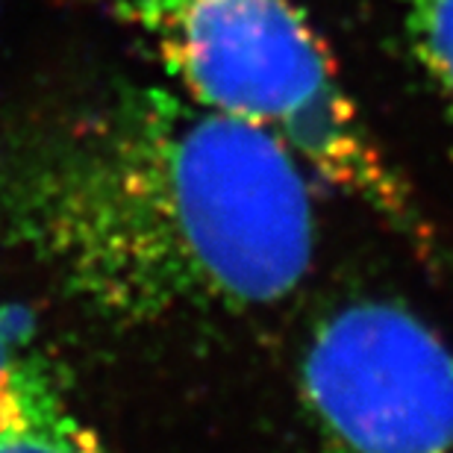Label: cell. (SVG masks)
<instances>
[{"label":"cell","instance_id":"2","mask_svg":"<svg viewBox=\"0 0 453 453\" xmlns=\"http://www.w3.org/2000/svg\"><path fill=\"white\" fill-rule=\"evenodd\" d=\"M197 106L286 148L388 230L430 242L410 183L353 101L297 0H106Z\"/></svg>","mask_w":453,"mask_h":453},{"label":"cell","instance_id":"3","mask_svg":"<svg viewBox=\"0 0 453 453\" xmlns=\"http://www.w3.org/2000/svg\"><path fill=\"white\" fill-rule=\"evenodd\" d=\"M315 453H453V344L392 297L315 324L297 371Z\"/></svg>","mask_w":453,"mask_h":453},{"label":"cell","instance_id":"6","mask_svg":"<svg viewBox=\"0 0 453 453\" xmlns=\"http://www.w3.org/2000/svg\"><path fill=\"white\" fill-rule=\"evenodd\" d=\"M406 39L453 121V0H395Z\"/></svg>","mask_w":453,"mask_h":453},{"label":"cell","instance_id":"5","mask_svg":"<svg viewBox=\"0 0 453 453\" xmlns=\"http://www.w3.org/2000/svg\"><path fill=\"white\" fill-rule=\"evenodd\" d=\"M65 392L39 333L12 306L0 303V410Z\"/></svg>","mask_w":453,"mask_h":453},{"label":"cell","instance_id":"1","mask_svg":"<svg viewBox=\"0 0 453 453\" xmlns=\"http://www.w3.org/2000/svg\"><path fill=\"white\" fill-rule=\"evenodd\" d=\"M0 244L118 324L283 303L319 250L312 177L171 83L0 130Z\"/></svg>","mask_w":453,"mask_h":453},{"label":"cell","instance_id":"4","mask_svg":"<svg viewBox=\"0 0 453 453\" xmlns=\"http://www.w3.org/2000/svg\"><path fill=\"white\" fill-rule=\"evenodd\" d=\"M0 453H112L68 392L0 410Z\"/></svg>","mask_w":453,"mask_h":453}]
</instances>
